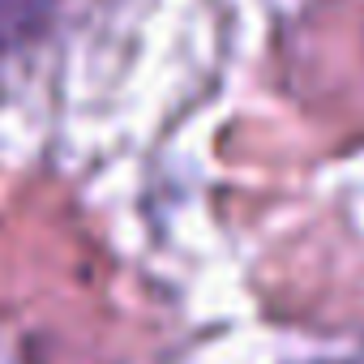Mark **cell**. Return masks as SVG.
<instances>
[{"mask_svg": "<svg viewBox=\"0 0 364 364\" xmlns=\"http://www.w3.org/2000/svg\"><path fill=\"white\" fill-rule=\"evenodd\" d=\"M56 0H0V48H14L22 39H31L48 14H52Z\"/></svg>", "mask_w": 364, "mask_h": 364, "instance_id": "6da1fadb", "label": "cell"}]
</instances>
